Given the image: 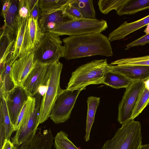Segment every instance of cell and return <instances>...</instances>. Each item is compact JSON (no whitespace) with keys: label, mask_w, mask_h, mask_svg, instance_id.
Instances as JSON below:
<instances>
[{"label":"cell","mask_w":149,"mask_h":149,"mask_svg":"<svg viewBox=\"0 0 149 149\" xmlns=\"http://www.w3.org/2000/svg\"><path fill=\"white\" fill-rule=\"evenodd\" d=\"M67 60L97 55L107 57L113 55L108 38L101 33L69 36L63 38Z\"/></svg>","instance_id":"1"},{"label":"cell","mask_w":149,"mask_h":149,"mask_svg":"<svg viewBox=\"0 0 149 149\" xmlns=\"http://www.w3.org/2000/svg\"><path fill=\"white\" fill-rule=\"evenodd\" d=\"M106 59L95 60L78 67L72 74L67 89L71 91L83 88L91 84H103L110 70Z\"/></svg>","instance_id":"2"},{"label":"cell","mask_w":149,"mask_h":149,"mask_svg":"<svg viewBox=\"0 0 149 149\" xmlns=\"http://www.w3.org/2000/svg\"><path fill=\"white\" fill-rule=\"evenodd\" d=\"M63 64L58 61L49 65L46 83L47 89L42 96L38 127L49 117L52 107L57 97L63 91L60 81Z\"/></svg>","instance_id":"3"},{"label":"cell","mask_w":149,"mask_h":149,"mask_svg":"<svg viewBox=\"0 0 149 149\" xmlns=\"http://www.w3.org/2000/svg\"><path fill=\"white\" fill-rule=\"evenodd\" d=\"M114 136L101 149H139L142 144L141 125L132 119L122 124Z\"/></svg>","instance_id":"4"},{"label":"cell","mask_w":149,"mask_h":149,"mask_svg":"<svg viewBox=\"0 0 149 149\" xmlns=\"http://www.w3.org/2000/svg\"><path fill=\"white\" fill-rule=\"evenodd\" d=\"M60 36L52 32L44 33L38 48L34 52L35 62L49 65L64 57L65 47Z\"/></svg>","instance_id":"5"},{"label":"cell","mask_w":149,"mask_h":149,"mask_svg":"<svg viewBox=\"0 0 149 149\" xmlns=\"http://www.w3.org/2000/svg\"><path fill=\"white\" fill-rule=\"evenodd\" d=\"M107 27V22L104 20L82 18L58 24L49 32L60 36L66 35L72 36L101 33Z\"/></svg>","instance_id":"6"},{"label":"cell","mask_w":149,"mask_h":149,"mask_svg":"<svg viewBox=\"0 0 149 149\" xmlns=\"http://www.w3.org/2000/svg\"><path fill=\"white\" fill-rule=\"evenodd\" d=\"M81 88L73 91L66 89L55 101L49 116L56 124L67 121L70 117L72 111Z\"/></svg>","instance_id":"7"},{"label":"cell","mask_w":149,"mask_h":149,"mask_svg":"<svg viewBox=\"0 0 149 149\" xmlns=\"http://www.w3.org/2000/svg\"><path fill=\"white\" fill-rule=\"evenodd\" d=\"M144 88L143 81H133L126 88L118 105V120L120 124L131 119L138 98Z\"/></svg>","instance_id":"8"},{"label":"cell","mask_w":149,"mask_h":149,"mask_svg":"<svg viewBox=\"0 0 149 149\" xmlns=\"http://www.w3.org/2000/svg\"><path fill=\"white\" fill-rule=\"evenodd\" d=\"M35 108L28 118L16 131L11 138L12 142L15 146H19L27 140L38 128V123L42 95L38 92L35 96Z\"/></svg>","instance_id":"9"},{"label":"cell","mask_w":149,"mask_h":149,"mask_svg":"<svg viewBox=\"0 0 149 149\" xmlns=\"http://www.w3.org/2000/svg\"><path fill=\"white\" fill-rule=\"evenodd\" d=\"M48 65L36 62L34 67L22 83L21 86L28 97H34L39 92L42 86H46Z\"/></svg>","instance_id":"10"},{"label":"cell","mask_w":149,"mask_h":149,"mask_svg":"<svg viewBox=\"0 0 149 149\" xmlns=\"http://www.w3.org/2000/svg\"><path fill=\"white\" fill-rule=\"evenodd\" d=\"M34 53L27 52L22 54L13 63L11 73L15 87L20 86L35 65Z\"/></svg>","instance_id":"11"},{"label":"cell","mask_w":149,"mask_h":149,"mask_svg":"<svg viewBox=\"0 0 149 149\" xmlns=\"http://www.w3.org/2000/svg\"><path fill=\"white\" fill-rule=\"evenodd\" d=\"M44 34L40 28L38 20L30 17L25 31L21 55L27 52H34L39 47Z\"/></svg>","instance_id":"12"},{"label":"cell","mask_w":149,"mask_h":149,"mask_svg":"<svg viewBox=\"0 0 149 149\" xmlns=\"http://www.w3.org/2000/svg\"><path fill=\"white\" fill-rule=\"evenodd\" d=\"M4 94L10 119L14 125L28 96L21 86L15 87Z\"/></svg>","instance_id":"13"},{"label":"cell","mask_w":149,"mask_h":149,"mask_svg":"<svg viewBox=\"0 0 149 149\" xmlns=\"http://www.w3.org/2000/svg\"><path fill=\"white\" fill-rule=\"evenodd\" d=\"M37 128L30 138L19 146L14 145V149H51L54 143L53 137L50 129L44 130Z\"/></svg>","instance_id":"14"},{"label":"cell","mask_w":149,"mask_h":149,"mask_svg":"<svg viewBox=\"0 0 149 149\" xmlns=\"http://www.w3.org/2000/svg\"><path fill=\"white\" fill-rule=\"evenodd\" d=\"M64 8L50 14L40 13L38 23L43 33L49 32L58 24L77 19L66 13Z\"/></svg>","instance_id":"15"},{"label":"cell","mask_w":149,"mask_h":149,"mask_svg":"<svg viewBox=\"0 0 149 149\" xmlns=\"http://www.w3.org/2000/svg\"><path fill=\"white\" fill-rule=\"evenodd\" d=\"M110 70L133 81H144L149 78V66L110 65Z\"/></svg>","instance_id":"16"},{"label":"cell","mask_w":149,"mask_h":149,"mask_svg":"<svg viewBox=\"0 0 149 149\" xmlns=\"http://www.w3.org/2000/svg\"><path fill=\"white\" fill-rule=\"evenodd\" d=\"M149 24V15L132 22L125 21L109 34L108 38L110 42L121 40Z\"/></svg>","instance_id":"17"},{"label":"cell","mask_w":149,"mask_h":149,"mask_svg":"<svg viewBox=\"0 0 149 149\" xmlns=\"http://www.w3.org/2000/svg\"><path fill=\"white\" fill-rule=\"evenodd\" d=\"M0 149L5 139L10 140L11 135L14 131V125L11 122L7 107L5 96H0Z\"/></svg>","instance_id":"18"},{"label":"cell","mask_w":149,"mask_h":149,"mask_svg":"<svg viewBox=\"0 0 149 149\" xmlns=\"http://www.w3.org/2000/svg\"><path fill=\"white\" fill-rule=\"evenodd\" d=\"M29 19L22 17L17 15L16 18L17 26V34L11 51L13 63L21 55L22 46Z\"/></svg>","instance_id":"19"},{"label":"cell","mask_w":149,"mask_h":149,"mask_svg":"<svg viewBox=\"0 0 149 149\" xmlns=\"http://www.w3.org/2000/svg\"><path fill=\"white\" fill-rule=\"evenodd\" d=\"M12 53L8 56L4 67L0 70V96L13 89L15 87L11 73Z\"/></svg>","instance_id":"20"},{"label":"cell","mask_w":149,"mask_h":149,"mask_svg":"<svg viewBox=\"0 0 149 149\" xmlns=\"http://www.w3.org/2000/svg\"><path fill=\"white\" fill-rule=\"evenodd\" d=\"M19 0H11L10 6L4 19V24L2 29L16 37L17 32L16 20L18 8Z\"/></svg>","instance_id":"21"},{"label":"cell","mask_w":149,"mask_h":149,"mask_svg":"<svg viewBox=\"0 0 149 149\" xmlns=\"http://www.w3.org/2000/svg\"><path fill=\"white\" fill-rule=\"evenodd\" d=\"M149 9V0H127L117 11L119 16L131 15Z\"/></svg>","instance_id":"22"},{"label":"cell","mask_w":149,"mask_h":149,"mask_svg":"<svg viewBox=\"0 0 149 149\" xmlns=\"http://www.w3.org/2000/svg\"><path fill=\"white\" fill-rule=\"evenodd\" d=\"M99 97L93 96L89 97L87 102L88 110L87 116L86 133L85 137L86 141L90 139V133L91 129L95 120V113L100 102Z\"/></svg>","instance_id":"23"},{"label":"cell","mask_w":149,"mask_h":149,"mask_svg":"<svg viewBox=\"0 0 149 149\" xmlns=\"http://www.w3.org/2000/svg\"><path fill=\"white\" fill-rule=\"evenodd\" d=\"M133 81L123 74L110 70L107 73L103 84L113 88L119 89L126 88Z\"/></svg>","instance_id":"24"},{"label":"cell","mask_w":149,"mask_h":149,"mask_svg":"<svg viewBox=\"0 0 149 149\" xmlns=\"http://www.w3.org/2000/svg\"><path fill=\"white\" fill-rule=\"evenodd\" d=\"M73 0H39L40 13L50 14L63 9Z\"/></svg>","instance_id":"25"},{"label":"cell","mask_w":149,"mask_h":149,"mask_svg":"<svg viewBox=\"0 0 149 149\" xmlns=\"http://www.w3.org/2000/svg\"><path fill=\"white\" fill-rule=\"evenodd\" d=\"M35 103L36 98L35 96L28 97L20 111L16 123L14 125L15 131L18 130L30 116L35 108Z\"/></svg>","instance_id":"26"},{"label":"cell","mask_w":149,"mask_h":149,"mask_svg":"<svg viewBox=\"0 0 149 149\" xmlns=\"http://www.w3.org/2000/svg\"><path fill=\"white\" fill-rule=\"evenodd\" d=\"M72 4L80 11L83 18L87 19H96L93 0H74Z\"/></svg>","instance_id":"27"},{"label":"cell","mask_w":149,"mask_h":149,"mask_svg":"<svg viewBox=\"0 0 149 149\" xmlns=\"http://www.w3.org/2000/svg\"><path fill=\"white\" fill-rule=\"evenodd\" d=\"M54 146L56 149H79L69 139L68 135L61 131L54 138Z\"/></svg>","instance_id":"28"},{"label":"cell","mask_w":149,"mask_h":149,"mask_svg":"<svg viewBox=\"0 0 149 149\" xmlns=\"http://www.w3.org/2000/svg\"><path fill=\"white\" fill-rule=\"evenodd\" d=\"M127 0H100L97 4L100 11L104 14H108L113 10L116 11Z\"/></svg>","instance_id":"29"},{"label":"cell","mask_w":149,"mask_h":149,"mask_svg":"<svg viewBox=\"0 0 149 149\" xmlns=\"http://www.w3.org/2000/svg\"><path fill=\"white\" fill-rule=\"evenodd\" d=\"M110 65L149 66V55L136 57L123 58L112 62Z\"/></svg>","instance_id":"30"},{"label":"cell","mask_w":149,"mask_h":149,"mask_svg":"<svg viewBox=\"0 0 149 149\" xmlns=\"http://www.w3.org/2000/svg\"><path fill=\"white\" fill-rule=\"evenodd\" d=\"M149 103V90L145 87L140 94L133 111L131 119L134 120L141 113Z\"/></svg>","instance_id":"31"},{"label":"cell","mask_w":149,"mask_h":149,"mask_svg":"<svg viewBox=\"0 0 149 149\" xmlns=\"http://www.w3.org/2000/svg\"><path fill=\"white\" fill-rule=\"evenodd\" d=\"M73 1L74 0L72 3L68 4L64 8L65 12L76 19L83 18L81 13L79 9L72 4Z\"/></svg>","instance_id":"32"},{"label":"cell","mask_w":149,"mask_h":149,"mask_svg":"<svg viewBox=\"0 0 149 149\" xmlns=\"http://www.w3.org/2000/svg\"><path fill=\"white\" fill-rule=\"evenodd\" d=\"M17 14L22 18H29L30 13L26 0H19Z\"/></svg>","instance_id":"33"},{"label":"cell","mask_w":149,"mask_h":149,"mask_svg":"<svg viewBox=\"0 0 149 149\" xmlns=\"http://www.w3.org/2000/svg\"><path fill=\"white\" fill-rule=\"evenodd\" d=\"M148 43H149V34L141 37L127 44L126 46L125 49L128 50L134 47L143 46Z\"/></svg>","instance_id":"34"},{"label":"cell","mask_w":149,"mask_h":149,"mask_svg":"<svg viewBox=\"0 0 149 149\" xmlns=\"http://www.w3.org/2000/svg\"><path fill=\"white\" fill-rule=\"evenodd\" d=\"M15 40H14L10 43L3 54L0 56V70L4 67L7 57L12 50Z\"/></svg>","instance_id":"35"},{"label":"cell","mask_w":149,"mask_h":149,"mask_svg":"<svg viewBox=\"0 0 149 149\" xmlns=\"http://www.w3.org/2000/svg\"><path fill=\"white\" fill-rule=\"evenodd\" d=\"M38 1L36 3L32 9L30 17L35 19L38 20L40 15V11L38 6Z\"/></svg>","instance_id":"36"},{"label":"cell","mask_w":149,"mask_h":149,"mask_svg":"<svg viewBox=\"0 0 149 149\" xmlns=\"http://www.w3.org/2000/svg\"><path fill=\"white\" fill-rule=\"evenodd\" d=\"M11 0H2L1 3L2 7L1 15L4 18L11 4Z\"/></svg>","instance_id":"37"},{"label":"cell","mask_w":149,"mask_h":149,"mask_svg":"<svg viewBox=\"0 0 149 149\" xmlns=\"http://www.w3.org/2000/svg\"><path fill=\"white\" fill-rule=\"evenodd\" d=\"M1 149H14V145L10 140L5 139Z\"/></svg>","instance_id":"38"},{"label":"cell","mask_w":149,"mask_h":149,"mask_svg":"<svg viewBox=\"0 0 149 149\" xmlns=\"http://www.w3.org/2000/svg\"><path fill=\"white\" fill-rule=\"evenodd\" d=\"M145 87L149 90V78L144 81Z\"/></svg>","instance_id":"39"},{"label":"cell","mask_w":149,"mask_h":149,"mask_svg":"<svg viewBox=\"0 0 149 149\" xmlns=\"http://www.w3.org/2000/svg\"><path fill=\"white\" fill-rule=\"evenodd\" d=\"M139 149H149V143L142 145Z\"/></svg>","instance_id":"40"}]
</instances>
